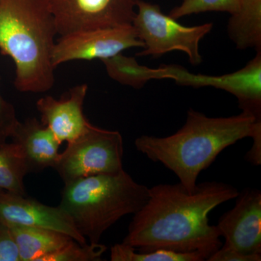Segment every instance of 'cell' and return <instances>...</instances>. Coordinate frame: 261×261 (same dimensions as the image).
I'll list each match as a JSON object with an SVG mask.
<instances>
[{
	"mask_svg": "<svg viewBox=\"0 0 261 261\" xmlns=\"http://www.w3.org/2000/svg\"><path fill=\"white\" fill-rule=\"evenodd\" d=\"M238 194L235 187L223 182L197 184L192 192L180 182L155 185L149 188L145 205L134 214L122 243L140 252L160 249L199 252L208 259L222 245L209 214Z\"/></svg>",
	"mask_w": 261,
	"mask_h": 261,
	"instance_id": "cell-1",
	"label": "cell"
},
{
	"mask_svg": "<svg viewBox=\"0 0 261 261\" xmlns=\"http://www.w3.org/2000/svg\"><path fill=\"white\" fill-rule=\"evenodd\" d=\"M247 137L253 140V145L246 160L260 166L261 118L245 111L238 116L212 118L191 108L185 124L176 133L164 137L140 136L135 145L147 159L173 171L192 192L200 173L224 149Z\"/></svg>",
	"mask_w": 261,
	"mask_h": 261,
	"instance_id": "cell-2",
	"label": "cell"
},
{
	"mask_svg": "<svg viewBox=\"0 0 261 261\" xmlns=\"http://www.w3.org/2000/svg\"><path fill=\"white\" fill-rule=\"evenodd\" d=\"M56 35L47 0H0V51L14 62L17 90L43 93L53 88Z\"/></svg>",
	"mask_w": 261,
	"mask_h": 261,
	"instance_id": "cell-3",
	"label": "cell"
},
{
	"mask_svg": "<svg viewBox=\"0 0 261 261\" xmlns=\"http://www.w3.org/2000/svg\"><path fill=\"white\" fill-rule=\"evenodd\" d=\"M60 207L71 217L79 232L90 243L123 216L135 214L149 198V188L122 170L65 184Z\"/></svg>",
	"mask_w": 261,
	"mask_h": 261,
	"instance_id": "cell-4",
	"label": "cell"
},
{
	"mask_svg": "<svg viewBox=\"0 0 261 261\" xmlns=\"http://www.w3.org/2000/svg\"><path fill=\"white\" fill-rule=\"evenodd\" d=\"M137 8L132 25L144 43L143 50L137 53V56L159 58L170 51H181L194 66L202 63L200 41L212 31L214 24L185 27L165 15L159 5L144 0H137Z\"/></svg>",
	"mask_w": 261,
	"mask_h": 261,
	"instance_id": "cell-5",
	"label": "cell"
},
{
	"mask_svg": "<svg viewBox=\"0 0 261 261\" xmlns=\"http://www.w3.org/2000/svg\"><path fill=\"white\" fill-rule=\"evenodd\" d=\"M123 137L118 130L91 124L60 153L54 169L64 184L99 174H113L123 168Z\"/></svg>",
	"mask_w": 261,
	"mask_h": 261,
	"instance_id": "cell-6",
	"label": "cell"
},
{
	"mask_svg": "<svg viewBox=\"0 0 261 261\" xmlns=\"http://www.w3.org/2000/svg\"><path fill=\"white\" fill-rule=\"evenodd\" d=\"M137 0H47L60 36L132 25Z\"/></svg>",
	"mask_w": 261,
	"mask_h": 261,
	"instance_id": "cell-7",
	"label": "cell"
},
{
	"mask_svg": "<svg viewBox=\"0 0 261 261\" xmlns=\"http://www.w3.org/2000/svg\"><path fill=\"white\" fill-rule=\"evenodd\" d=\"M161 80L170 79L176 84L194 87H212L238 98L240 108L261 118V49L242 69L222 75L194 74L178 65L160 66Z\"/></svg>",
	"mask_w": 261,
	"mask_h": 261,
	"instance_id": "cell-8",
	"label": "cell"
},
{
	"mask_svg": "<svg viewBox=\"0 0 261 261\" xmlns=\"http://www.w3.org/2000/svg\"><path fill=\"white\" fill-rule=\"evenodd\" d=\"M133 47H144L132 25L81 31L61 36L55 44V68L69 61L108 59Z\"/></svg>",
	"mask_w": 261,
	"mask_h": 261,
	"instance_id": "cell-9",
	"label": "cell"
},
{
	"mask_svg": "<svg viewBox=\"0 0 261 261\" xmlns=\"http://www.w3.org/2000/svg\"><path fill=\"white\" fill-rule=\"evenodd\" d=\"M234 207L225 213L216 225L226 248L254 261L261 260V192L246 188L237 196Z\"/></svg>",
	"mask_w": 261,
	"mask_h": 261,
	"instance_id": "cell-10",
	"label": "cell"
},
{
	"mask_svg": "<svg viewBox=\"0 0 261 261\" xmlns=\"http://www.w3.org/2000/svg\"><path fill=\"white\" fill-rule=\"evenodd\" d=\"M0 221L7 225L47 228L68 235L81 244L87 243L71 217L60 206L53 207L25 196L0 190Z\"/></svg>",
	"mask_w": 261,
	"mask_h": 261,
	"instance_id": "cell-11",
	"label": "cell"
},
{
	"mask_svg": "<svg viewBox=\"0 0 261 261\" xmlns=\"http://www.w3.org/2000/svg\"><path fill=\"white\" fill-rule=\"evenodd\" d=\"M87 91V84H82L70 89L60 99L46 96L37 101L40 121L50 129L61 144L75 140L90 126L91 123L84 114Z\"/></svg>",
	"mask_w": 261,
	"mask_h": 261,
	"instance_id": "cell-12",
	"label": "cell"
},
{
	"mask_svg": "<svg viewBox=\"0 0 261 261\" xmlns=\"http://www.w3.org/2000/svg\"><path fill=\"white\" fill-rule=\"evenodd\" d=\"M10 138L21 150L29 173L40 172L56 166L61 143L37 118L19 121Z\"/></svg>",
	"mask_w": 261,
	"mask_h": 261,
	"instance_id": "cell-13",
	"label": "cell"
},
{
	"mask_svg": "<svg viewBox=\"0 0 261 261\" xmlns=\"http://www.w3.org/2000/svg\"><path fill=\"white\" fill-rule=\"evenodd\" d=\"M8 226L18 246L20 261H43L73 239L47 228L20 225Z\"/></svg>",
	"mask_w": 261,
	"mask_h": 261,
	"instance_id": "cell-14",
	"label": "cell"
},
{
	"mask_svg": "<svg viewBox=\"0 0 261 261\" xmlns=\"http://www.w3.org/2000/svg\"><path fill=\"white\" fill-rule=\"evenodd\" d=\"M228 33L239 49H261V0H241L228 20Z\"/></svg>",
	"mask_w": 261,
	"mask_h": 261,
	"instance_id": "cell-15",
	"label": "cell"
},
{
	"mask_svg": "<svg viewBox=\"0 0 261 261\" xmlns=\"http://www.w3.org/2000/svg\"><path fill=\"white\" fill-rule=\"evenodd\" d=\"M29 168L21 150L14 142L0 147V190L27 196L24 178Z\"/></svg>",
	"mask_w": 261,
	"mask_h": 261,
	"instance_id": "cell-16",
	"label": "cell"
},
{
	"mask_svg": "<svg viewBox=\"0 0 261 261\" xmlns=\"http://www.w3.org/2000/svg\"><path fill=\"white\" fill-rule=\"evenodd\" d=\"M108 75L112 80L123 85L135 89H141L148 81L147 80V66L141 65L135 58L122 55L102 60Z\"/></svg>",
	"mask_w": 261,
	"mask_h": 261,
	"instance_id": "cell-17",
	"label": "cell"
},
{
	"mask_svg": "<svg viewBox=\"0 0 261 261\" xmlns=\"http://www.w3.org/2000/svg\"><path fill=\"white\" fill-rule=\"evenodd\" d=\"M207 256L199 252L181 253L167 250L140 252L124 243L116 244L111 249L112 261H203Z\"/></svg>",
	"mask_w": 261,
	"mask_h": 261,
	"instance_id": "cell-18",
	"label": "cell"
},
{
	"mask_svg": "<svg viewBox=\"0 0 261 261\" xmlns=\"http://www.w3.org/2000/svg\"><path fill=\"white\" fill-rule=\"evenodd\" d=\"M107 247L100 243L81 244L72 239L43 261H99Z\"/></svg>",
	"mask_w": 261,
	"mask_h": 261,
	"instance_id": "cell-19",
	"label": "cell"
},
{
	"mask_svg": "<svg viewBox=\"0 0 261 261\" xmlns=\"http://www.w3.org/2000/svg\"><path fill=\"white\" fill-rule=\"evenodd\" d=\"M241 0H182L170 12L169 16L177 19L205 12H226L233 15L240 9Z\"/></svg>",
	"mask_w": 261,
	"mask_h": 261,
	"instance_id": "cell-20",
	"label": "cell"
},
{
	"mask_svg": "<svg viewBox=\"0 0 261 261\" xmlns=\"http://www.w3.org/2000/svg\"><path fill=\"white\" fill-rule=\"evenodd\" d=\"M18 123L14 106L0 93V147L8 143Z\"/></svg>",
	"mask_w": 261,
	"mask_h": 261,
	"instance_id": "cell-21",
	"label": "cell"
},
{
	"mask_svg": "<svg viewBox=\"0 0 261 261\" xmlns=\"http://www.w3.org/2000/svg\"><path fill=\"white\" fill-rule=\"evenodd\" d=\"M0 261H20L18 246L9 226L0 221Z\"/></svg>",
	"mask_w": 261,
	"mask_h": 261,
	"instance_id": "cell-22",
	"label": "cell"
}]
</instances>
